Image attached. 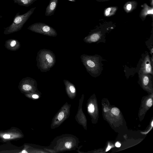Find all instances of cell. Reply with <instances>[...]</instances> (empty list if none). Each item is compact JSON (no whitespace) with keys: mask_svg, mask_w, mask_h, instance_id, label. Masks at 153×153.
I'll return each instance as SVG.
<instances>
[{"mask_svg":"<svg viewBox=\"0 0 153 153\" xmlns=\"http://www.w3.org/2000/svg\"><path fill=\"white\" fill-rule=\"evenodd\" d=\"M37 66L41 72L49 71L56 62L55 55L52 51L47 49L40 50L37 57Z\"/></svg>","mask_w":153,"mask_h":153,"instance_id":"obj_1","label":"cell"},{"mask_svg":"<svg viewBox=\"0 0 153 153\" xmlns=\"http://www.w3.org/2000/svg\"><path fill=\"white\" fill-rule=\"evenodd\" d=\"M28 29L34 32L47 36L54 37L57 35L55 29L43 23H36L29 26Z\"/></svg>","mask_w":153,"mask_h":153,"instance_id":"obj_2","label":"cell"},{"mask_svg":"<svg viewBox=\"0 0 153 153\" xmlns=\"http://www.w3.org/2000/svg\"><path fill=\"white\" fill-rule=\"evenodd\" d=\"M36 8V7L33 8L24 14L20 15L19 12L16 14L13 22L9 27V30L16 31L21 29L33 13Z\"/></svg>","mask_w":153,"mask_h":153,"instance_id":"obj_3","label":"cell"},{"mask_svg":"<svg viewBox=\"0 0 153 153\" xmlns=\"http://www.w3.org/2000/svg\"><path fill=\"white\" fill-rule=\"evenodd\" d=\"M81 62L90 74L97 73L99 69V61L96 57L82 55L80 57Z\"/></svg>","mask_w":153,"mask_h":153,"instance_id":"obj_4","label":"cell"},{"mask_svg":"<svg viewBox=\"0 0 153 153\" xmlns=\"http://www.w3.org/2000/svg\"><path fill=\"white\" fill-rule=\"evenodd\" d=\"M58 0H50L49 4L47 6L45 15L46 16H50L54 15L56 9Z\"/></svg>","mask_w":153,"mask_h":153,"instance_id":"obj_5","label":"cell"},{"mask_svg":"<svg viewBox=\"0 0 153 153\" xmlns=\"http://www.w3.org/2000/svg\"><path fill=\"white\" fill-rule=\"evenodd\" d=\"M141 70L145 74H152V68L149 56L145 58L141 67Z\"/></svg>","mask_w":153,"mask_h":153,"instance_id":"obj_6","label":"cell"},{"mask_svg":"<svg viewBox=\"0 0 153 153\" xmlns=\"http://www.w3.org/2000/svg\"><path fill=\"white\" fill-rule=\"evenodd\" d=\"M100 36L98 33H94L84 38V41L86 43H91L97 42L100 39Z\"/></svg>","mask_w":153,"mask_h":153,"instance_id":"obj_7","label":"cell"},{"mask_svg":"<svg viewBox=\"0 0 153 153\" xmlns=\"http://www.w3.org/2000/svg\"><path fill=\"white\" fill-rule=\"evenodd\" d=\"M14 3L20 6L28 7L37 0H13Z\"/></svg>","mask_w":153,"mask_h":153,"instance_id":"obj_8","label":"cell"},{"mask_svg":"<svg viewBox=\"0 0 153 153\" xmlns=\"http://www.w3.org/2000/svg\"><path fill=\"white\" fill-rule=\"evenodd\" d=\"M143 83L144 84L145 86H146L148 84L149 81H150V78L148 76L146 75H144L142 77Z\"/></svg>","mask_w":153,"mask_h":153,"instance_id":"obj_9","label":"cell"},{"mask_svg":"<svg viewBox=\"0 0 153 153\" xmlns=\"http://www.w3.org/2000/svg\"><path fill=\"white\" fill-rule=\"evenodd\" d=\"M111 112L115 115H118L119 114L120 112L119 109L118 108H114L112 109Z\"/></svg>","mask_w":153,"mask_h":153,"instance_id":"obj_10","label":"cell"},{"mask_svg":"<svg viewBox=\"0 0 153 153\" xmlns=\"http://www.w3.org/2000/svg\"><path fill=\"white\" fill-rule=\"evenodd\" d=\"M23 89L25 91H29L32 89V86L29 84H25L23 86Z\"/></svg>","mask_w":153,"mask_h":153,"instance_id":"obj_11","label":"cell"},{"mask_svg":"<svg viewBox=\"0 0 153 153\" xmlns=\"http://www.w3.org/2000/svg\"><path fill=\"white\" fill-rule=\"evenodd\" d=\"M95 110V107L93 104H91L89 105L88 107V110L90 113H93Z\"/></svg>","mask_w":153,"mask_h":153,"instance_id":"obj_12","label":"cell"},{"mask_svg":"<svg viewBox=\"0 0 153 153\" xmlns=\"http://www.w3.org/2000/svg\"><path fill=\"white\" fill-rule=\"evenodd\" d=\"M64 113L63 112H61L59 114L58 116V119L59 120L61 121L63 119L64 117Z\"/></svg>","mask_w":153,"mask_h":153,"instance_id":"obj_13","label":"cell"},{"mask_svg":"<svg viewBox=\"0 0 153 153\" xmlns=\"http://www.w3.org/2000/svg\"><path fill=\"white\" fill-rule=\"evenodd\" d=\"M146 105L149 107H151L153 105V100L151 99H150L147 100Z\"/></svg>","mask_w":153,"mask_h":153,"instance_id":"obj_14","label":"cell"},{"mask_svg":"<svg viewBox=\"0 0 153 153\" xmlns=\"http://www.w3.org/2000/svg\"><path fill=\"white\" fill-rule=\"evenodd\" d=\"M65 146L67 148L70 149L72 147V144L70 142H67L65 144Z\"/></svg>","mask_w":153,"mask_h":153,"instance_id":"obj_15","label":"cell"},{"mask_svg":"<svg viewBox=\"0 0 153 153\" xmlns=\"http://www.w3.org/2000/svg\"><path fill=\"white\" fill-rule=\"evenodd\" d=\"M111 10V9L110 8H109L106 10L105 12V15L106 16H108L109 15V14H110V11Z\"/></svg>","mask_w":153,"mask_h":153,"instance_id":"obj_16","label":"cell"},{"mask_svg":"<svg viewBox=\"0 0 153 153\" xmlns=\"http://www.w3.org/2000/svg\"><path fill=\"white\" fill-rule=\"evenodd\" d=\"M16 41H15V40H14L12 41L11 42V44H10V45H11V47H13L15 46V45H16Z\"/></svg>","mask_w":153,"mask_h":153,"instance_id":"obj_17","label":"cell"},{"mask_svg":"<svg viewBox=\"0 0 153 153\" xmlns=\"http://www.w3.org/2000/svg\"><path fill=\"white\" fill-rule=\"evenodd\" d=\"M3 137L5 138H10V136L9 135H4Z\"/></svg>","mask_w":153,"mask_h":153,"instance_id":"obj_18","label":"cell"},{"mask_svg":"<svg viewBox=\"0 0 153 153\" xmlns=\"http://www.w3.org/2000/svg\"><path fill=\"white\" fill-rule=\"evenodd\" d=\"M32 97L34 99H38L39 98V96L37 95H33L32 96Z\"/></svg>","mask_w":153,"mask_h":153,"instance_id":"obj_19","label":"cell"},{"mask_svg":"<svg viewBox=\"0 0 153 153\" xmlns=\"http://www.w3.org/2000/svg\"><path fill=\"white\" fill-rule=\"evenodd\" d=\"M132 7V6L131 4H128L127 6V9L128 10H130Z\"/></svg>","mask_w":153,"mask_h":153,"instance_id":"obj_20","label":"cell"},{"mask_svg":"<svg viewBox=\"0 0 153 153\" xmlns=\"http://www.w3.org/2000/svg\"><path fill=\"white\" fill-rule=\"evenodd\" d=\"M115 146L116 147H119L121 146V144L117 142L115 144Z\"/></svg>","mask_w":153,"mask_h":153,"instance_id":"obj_21","label":"cell"},{"mask_svg":"<svg viewBox=\"0 0 153 153\" xmlns=\"http://www.w3.org/2000/svg\"><path fill=\"white\" fill-rule=\"evenodd\" d=\"M153 10H149L147 12L148 14H153Z\"/></svg>","mask_w":153,"mask_h":153,"instance_id":"obj_22","label":"cell"},{"mask_svg":"<svg viewBox=\"0 0 153 153\" xmlns=\"http://www.w3.org/2000/svg\"><path fill=\"white\" fill-rule=\"evenodd\" d=\"M111 148V146H109H109H108L106 150V151L107 152L109 151V150H110Z\"/></svg>","mask_w":153,"mask_h":153,"instance_id":"obj_23","label":"cell"},{"mask_svg":"<svg viewBox=\"0 0 153 153\" xmlns=\"http://www.w3.org/2000/svg\"><path fill=\"white\" fill-rule=\"evenodd\" d=\"M68 0L71 1V2H76V0Z\"/></svg>","mask_w":153,"mask_h":153,"instance_id":"obj_24","label":"cell"},{"mask_svg":"<svg viewBox=\"0 0 153 153\" xmlns=\"http://www.w3.org/2000/svg\"><path fill=\"white\" fill-rule=\"evenodd\" d=\"M21 153H28L26 151H25V150H23V151Z\"/></svg>","mask_w":153,"mask_h":153,"instance_id":"obj_25","label":"cell"},{"mask_svg":"<svg viewBox=\"0 0 153 153\" xmlns=\"http://www.w3.org/2000/svg\"><path fill=\"white\" fill-rule=\"evenodd\" d=\"M153 122H152V127H153Z\"/></svg>","mask_w":153,"mask_h":153,"instance_id":"obj_26","label":"cell"}]
</instances>
